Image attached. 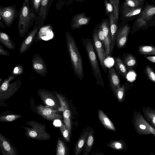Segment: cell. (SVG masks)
<instances>
[{"label":"cell","mask_w":155,"mask_h":155,"mask_svg":"<svg viewBox=\"0 0 155 155\" xmlns=\"http://www.w3.org/2000/svg\"><path fill=\"white\" fill-rule=\"evenodd\" d=\"M145 70L146 72L149 79L152 82H155V74L149 65L146 66Z\"/></svg>","instance_id":"f35d334b"},{"label":"cell","mask_w":155,"mask_h":155,"mask_svg":"<svg viewBox=\"0 0 155 155\" xmlns=\"http://www.w3.org/2000/svg\"><path fill=\"white\" fill-rule=\"evenodd\" d=\"M35 25L33 29L28 34L21 44L19 48V53L22 54L27 51L33 44L40 28Z\"/></svg>","instance_id":"7c38bea8"},{"label":"cell","mask_w":155,"mask_h":155,"mask_svg":"<svg viewBox=\"0 0 155 155\" xmlns=\"http://www.w3.org/2000/svg\"><path fill=\"white\" fill-rule=\"evenodd\" d=\"M0 54L5 56H9L10 55L9 52L5 50L1 44H0Z\"/></svg>","instance_id":"ee69618b"},{"label":"cell","mask_w":155,"mask_h":155,"mask_svg":"<svg viewBox=\"0 0 155 155\" xmlns=\"http://www.w3.org/2000/svg\"><path fill=\"white\" fill-rule=\"evenodd\" d=\"M147 21L143 19L139 18L136 21V24L139 28L145 26L147 25Z\"/></svg>","instance_id":"7bdbcfd3"},{"label":"cell","mask_w":155,"mask_h":155,"mask_svg":"<svg viewBox=\"0 0 155 155\" xmlns=\"http://www.w3.org/2000/svg\"><path fill=\"white\" fill-rule=\"evenodd\" d=\"M0 42L9 49H15V44L9 36L6 33L1 31H0Z\"/></svg>","instance_id":"cb8c5ba5"},{"label":"cell","mask_w":155,"mask_h":155,"mask_svg":"<svg viewBox=\"0 0 155 155\" xmlns=\"http://www.w3.org/2000/svg\"><path fill=\"white\" fill-rule=\"evenodd\" d=\"M41 1V0H31V7L35 13L38 12Z\"/></svg>","instance_id":"ab89813d"},{"label":"cell","mask_w":155,"mask_h":155,"mask_svg":"<svg viewBox=\"0 0 155 155\" xmlns=\"http://www.w3.org/2000/svg\"><path fill=\"white\" fill-rule=\"evenodd\" d=\"M82 41L91 67L93 73L96 79L97 83L103 86L104 83L92 41L90 39L87 38L82 39Z\"/></svg>","instance_id":"3957f363"},{"label":"cell","mask_w":155,"mask_h":155,"mask_svg":"<svg viewBox=\"0 0 155 155\" xmlns=\"http://www.w3.org/2000/svg\"><path fill=\"white\" fill-rule=\"evenodd\" d=\"M122 61L125 66L129 69L133 68L136 63V60L135 58L133 55L129 54H127L125 57Z\"/></svg>","instance_id":"f1b7e54d"},{"label":"cell","mask_w":155,"mask_h":155,"mask_svg":"<svg viewBox=\"0 0 155 155\" xmlns=\"http://www.w3.org/2000/svg\"><path fill=\"white\" fill-rule=\"evenodd\" d=\"M115 67L122 75L126 78L127 71L125 65L122 60L119 58H117L115 59Z\"/></svg>","instance_id":"f546056e"},{"label":"cell","mask_w":155,"mask_h":155,"mask_svg":"<svg viewBox=\"0 0 155 155\" xmlns=\"http://www.w3.org/2000/svg\"><path fill=\"white\" fill-rule=\"evenodd\" d=\"M60 129L65 139L68 142L70 141V135L69 131L64 124H61L59 126Z\"/></svg>","instance_id":"8d00e7d4"},{"label":"cell","mask_w":155,"mask_h":155,"mask_svg":"<svg viewBox=\"0 0 155 155\" xmlns=\"http://www.w3.org/2000/svg\"><path fill=\"white\" fill-rule=\"evenodd\" d=\"M140 0H125L124 5L132 8H137L141 5Z\"/></svg>","instance_id":"e575fe53"},{"label":"cell","mask_w":155,"mask_h":155,"mask_svg":"<svg viewBox=\"0 0 155 155\" xmlns=\"http://www.w3.org/2000/svg\"><path fill=\"white\" fill-rule=\"evenodd\" d=\"M24 71V68L21 65L19 64L15 66L12 71L11 75H18L21 74Z\"/></svg>","instance_id":"74e56055"},{"label":"cell","mask_w":155,"mask_h":155,"mask_svg":"<svg viewBox=\"0 0 155 155\" xmlns=\"http://www.w3.org/2000/svg\"><path fill=\"white\" fill-rule=\"evenodd\" d=\"M0 152L3 155H17L18 152L11 141L0 133Z\"/></svg>","instance_id":"8fae6325"},{"label":"cell","mask_w":155,"mask_h":155,"mask_svg":"<svg viewBox=\"0 0 155 155\" xmlns=\"http://www.w3.org/2000/svg\"><path fill=\"white\" fill-rule=\"evenodd\" d=\"M56 153L57 155H66L68 153L65 144L60 138L58 140Z\"/></svg>","instance_id":"4dcf8cb0"},{"label":"cell","mask_w":155,"mask_h":155,"mask_svg":"<svg viewBox=\"0 0 155 155\" xmlns=\"http://www.w3.org/2000/svg\"><path fill=\"white\" fill-rule=\"evenodd\" d=\"M141 7L132 8L124 5L123 14L126 18H129L139 14L141 11Z\"/></svg>","instance_id":"4316f807"},{"label":"cell","mask_w":155,"mask_h":155,"mask_svg":"<svg viewBox=\"0 0 155 155\" xmlns=\"http://www.w3.org/2000/svg\"><path fill=\"white\" fill-rule=\"evenodd\" d=\"M133 122L136 131L140 134H155V130L144 119L141 114H134Z\"/></svg>","instance_id":"8992f818"},{"label":"cell","mask_w":155,"mask_h":155,"mask_svg":"<svg viewBox=\"0 0 155 155\" xmlns=\"http://www.w3.org/2000/svg\"><path fill=\"white\" fill-rule=\"evenodd\" d=\"M0 28H5V27L2 22V19L0 15Z\"/></svg>","instance_id":"7dc6e473"},{"label":"cell","mask_w":155,"mask_h":155,"mask_svg":"<svg viewBox=\"0 0 155 155\" xmlns=\"http://www.w3.org/2000/svg\"><path fill=\"white\" fill-rule=\"evenodd\" d=\"M93 38L94 46L97 53L101 64L104 71H105L106 67L104 64V61L106 56L103 44L98 38L97 31H96L94 32Z\"/></svg>","instance_id":"5bb4252c"},{"label":"cell","mask_w":155,"mask_h":155,"mask_svg":"<svg viewBox=\"0 0 155 155\" xmlns=\"http://www.w3.org/2000/svg\"><path fill=\"white\" fill-rule=\"evenodd\" d=\"M143 111L146 118L150 122L153 126H155V112L152 109H143Z\"/></svg>","instance_id":"1f68e13d"},{"label":"cell","mask_w":155,"mask_h":155,"mask_svg":"<svg viewBox=\"0 0 155 155\" xmlns=\"http://www.w3.org/2000/svg\"><path fill=\"white\" fill-rule=\"evenodd\" d=\"M108 75L110 83L114 91L118 87H120L119 78L113 68L109 69Z\"/></svg>","instance_id":"44dd1931"},{"label":"cell","mask_w":155,"mask_h":155,"mask_svg":"<svg viewBox=\"0 0 155 155\" xmlns=\"http://www.w3.org/2000/svg\"><path fill=\"white\" fill-rule=\"evenodd\" d=\"M38 95L46 106L58 109L60 111H62L58 98L50 91L44 89H40L38 91Z\"/></svg>","instance_id":"9c48e42d"},{"label":"cell","mask_w":155,"mask_h":155,"mask_svg":"<svg viewBox=\"0 0 155 155\" xmlns=\"http://www.w3.org/2000/svg\"><path fill=\"white\" fill-rule=\"evenodd\" d=\"M48 0H41L40 9L38 17L36 21V25L40 27L45 20Z\"/></svg>","instance_id":"d6986e66"},{"label":"cell","mask_w":155,"mask_h":155,"mask_svg":"<svg viewBox=\"0 0 155 155\" xmlns=\"http://www.w3.org/2000/svg\"><path fill=\"white\" fill-rule=\"evenodd\" d=\"M67 51L74 74L82 81L84 78L82 60L79 49L72 36L68 31L65 34Z\"/></svg>","instance_id":"6da1fadb"},{"label":"cell","mask_w":155,"mask_h":155,"mask_svg":"<svg viewBox=\"0 0 155 155\" xmlns=\"http://www.w3.org/2000/svg\"><path fill=\"white\" fill-rule=\"evenodd\" d=\"M125 86L123 85L121 87H118L114 91L116 97L119 102H121L124 100L125 91Z\"/></svg>","instance_id":"836d02e7"},{"label":"cell","mask_w":155,"mask_h":155,"mask_svg":"<svg viewBox=\"0 0 155 155\" xmlns=\"http://www.w3.org/2000/svg\"><path fill=\"white\" fill-rule=\"evenodd\" d=\"M94 131L93 129L91 128L87 139L84 146L83 155H88L91 150L94 141Z\"/></svg>","instance_id":"d4e9b609"},{"label":"cell","mask_w":155,"mask_h":155,"mask_svg":"<svg viewBox=\"0 0 155 155\" xmlns=\"http://www.w3.org/2000/svg\"><path fill=\"white\" fill-rule=\"evenodd\" d=\"M3 81L2 79L0 78V83Z\"/></svg>","instance_id":"681fc988"},{"label":"cell","mask_w":155,"mask_h":155,"mask_svg":"<svg viewBox=\"0 0 155 155\" xmlns=\"http://www.w3.org/2000/svg\"><path fill=\"white\" fill-rule=\"evenodd\" d=\"M99 119L104 126L107 129L114 131L116 129L111 121L101 109L98 110Z\"/></svg>","instance_id":"7402d4cb"},{"label":"cell","mask_w":155,"mask_h":155,"mask_svg":"<svg viewBox=\"0 0 155 155\" xmlns=\"http://www.w3.org/2000/svg\"><path fill=\"white\" fill-rule=\"evenodd\" d=\"M113 7V14L115 22L117 23L119 18V0H109Z\"/></svg>","instance_id":"d6a6232c"},{"label":"cell","mask_w":155,"mask_h":155,"mask_svg":"<svg viewBox=\"0 0 155 155\" xmlns=\"http://www.w3.org/2000/svg\"><path fill=\"white\" fill-rule=\"evenodd\" d=\"M32 66L37 74L42 76H45L47 74V66L43 58L38 54L34 55L32 60Z\"/></svg>","instance_id":"4fadbf2b"},{"label":"cell","mask_w":155,"mask_h":155,"mask_svg":"<svg viewBox=\"0 0 155 155\" xmlns=\"http://www.w3.org/2000/svg\"><path fill=\"white\" fill-rule=\"evenodd\" d=\"M89 19L84 13L78 14L74 17L71 22V28L73 30L80 28L82 25L88 24Z\"/></svg>","instance_id":"e0dca14e"},{"label":"cell","mask_w":155,"mask_h":155,"mask_svg":"<svg viewBox=\"0 0 155 155\" xmlns=\"http://www.w3.org/2000/svg\"><path fill=\"white\" fill-rule=\"evenodd\" d=\"M107 146L116 150H121L124 149V143L120 141H112L109 143Z\"/></svg>","instance_id":"d590c367"},{"label":"cell","mask_w":155,"mask_h":155,"mask_svg":"<svg viewBox=\"0 0 155 155\" xmlns=\"http://www.w3.org/2000/svg\"><path fill=\"white\" fill-rule=\"evenodd\" d=\"M38 113L45 119L50 121L62 118L61 113L58 110L40 104L36 106Z\"/></svg>","instance_id":"30bf717a"},{"label":"cell","mask_w":155,"mask_h":155,"mask_svg":"<svg viewBox=\"0 0 155 155\" xmlns=\"http://www.w3.org/2000/svg\"><path fill=\"white\" fill-rule=\"evenodd\" d=\"M26 124L30 127L22 128L25 130V134L27 138L42 140H46L50 138L51 136L46 131L45 125L34 120L29 121Z\"/></svg>","instance_id":"277c9868"},{"label":"cell","mask_w":155,"mask_h":155,"mask_svg":"<svg viewBox=\"0 0 155 155\" xmlns=\"http://www.w3.org/2000/svg\"><path fill=\"white\" fill-rule=\"evenodd\" d=\"M2 6L1 5H0V8H1Z\"/></svg>","instance_id":"816d5d0a"},{"label":"cell","mask_w":155,"mask_h":155,"mask_svg":"<svg viewBox=\"0 0 155 155\" xmlns=\"http://www.w3.org/2000/svg\"><path fill=\"white\" fill-rule=\"evenodd\" d=\"M8 105L5 103L4 101L0 100V107H7Z\"/></svg>","instance_id":"c3c4849f"},{"label":"cell","mask_w":155,"mask_h":155,"mask_svg":"<svg viewBox=\"0 0 155 155\" xmlns=\"http://www.w3.org/2000/svg\"><path fill=\"white\" fill-rule=\"evenodd\" d=\"M139 52L144 55L155 54V48L151 45H141L138 47Z\"/></svg>","instance_id":"83f0119b"},{"label":"cell","mask_w":155,"mask_h":155,"mask_svg":"<svg viewBox=\"0 0 155 155\" xmlns=\"http://www.w3.org/2000/svg\"><path fill=\"white\" fill-rule=\"evenodd\" d=\"M110 23V31L111 36V42L110 45V52H111L114 48L116 38V33L117 26V23L115 22L113 12L110 13L109 15Z\"/></svg>","instance_id":"ffe728a7"},{"label":"cell","mask_w":155,"mask_h":155,"mask_svg":"<svg viewBox=\"0 0 155 155\" xmlns=\"http://www.w3.org/2000/svg\"><path fill=\"white\" fill-rule=\"evenodd\" d=\"M140 0V1L141 2H143L144 1V0Z\"/></svg>","instance_id":"f907efd6"},{"label":"cell","mask_w":155,"mask_h":155,"mask_svg":"<svg viewBox=\"0 0 155 155\" xmlns=\"http://www.w3.org/2000/svg\"><path fill=\"white\" fill-rule=\"evenodd\" d=\"M145 57L146 58V59L149 61H150L154 63L155 62V56H145Z\"/></svg>","instance_id":"f6af8a7d"},{"label":"cell","mask_w":155,"mask_h":155,"mask_svg":"<svg viewBox=\"0 0 155 155\" xmlns=\"http://www.w3.org/2000/svg\"><path fill=\"white\" fill-rule=\"evenodd\" d=\"M104 4L106 8V15L113 12V7L112 5L107 0H105Z\"/></svg>","instance_id":"60d3db41"},{"label":"cell","mask_w":155,"mask_h":155,"mask_svg":"<svg viewBox=\"0 0 155 155\" xmlns=\"http://www.w3.org/2000/svg\"><path fill=\"white\" fill-rule=\"evenodd\" d=\"M19 14V11L16 8L15 4L2 7L0 8V15L6 26L8 28L18 17Z\"/></svg>","instance_id":"ba28073f"},{"label":"cell","mask_w":155,"mask_h":155,"mask_svg":"<svg viewBox=\"0 0 155 155\" xmlns=\"http://www.w3.org/2000/svg\"><path fill=\"white\" fill-rule=\"evenodd\" d=\"M139 17L146 21L150 20L155 13V7L153 5H147L141 12Z\"/></svg>","instance_id":"484cf974"},{"label":"cell","mask_w":155,"mask_h":155,"mask_svg":"<svg viewBox=\"0 0 155 155\" xmlns=\"http://www.w3.org/2000/svg\"><path fill=\"white\" fill-rule=\"evenodd\" d=\"M100 27L103 33L105 39V44L104 46L105 51L107 57L108 56L110 53V49L111 42L110 29L107 21L105 20L103 22Z\"/></svg>","instance_id":"9a60e30c"},{"label":"cell","mask_w":155,"mask_h":155,"mask_svg":"<svg viewBox=\"0 0 155 155\" xmlns=\"http://www.w3.org/2000/svg\"><path fill=\"white\" fill-rule=\"evenodd\" d=\"M21 115L14 113L12 111H6L0 115V122H11L21 118Z\"/></svg>","instance_id":"603a6c76"},{"label":"cell","mask_w":155,"mask_h":155,"mask_svg":"<svg viewBox=\"0 0 155 155\" xmlns=\"http://www.w3.org/2000/svg\"><path fill=\"white\" fill-rule=\"evenodd\" d=\"M29 0H24L19 11L18 28L19 36L22 38L28 32L35 19V14L31 8Z\"/></svg>","instance_id":"7a4b0ae2"},{"label":"cell","mask_w":155,"mask_h":155,"mask_svg":"<svg viewBox=\"0 0 155 155\" xmlns=\"http://www.w3.org/2000/svg\"><path fill=\"white\" fill-rule=\"evenodd\" d=\"M129 30V26L126 25L122 28L117 35V42L119 48H122L125 45Z\"/></svg>","instance_id":"ac0fdd59"},{"label":"cell","mask_w":155,"mask_h":155,"mask_svg":"<svg viewBox=\"0 0 155 155\" xmlns=\"http://www.w3.org/2000/svg\"><path fill=\"white\" fill-rule=\"evenodd\" d=\"M16 77V75H11L3 81L0 86V100L4 102L7 100L20 89L22 83L19 79L11 82Z\"/></svg>","instance_id":"5b68a950"},{"label":"cell","mask_w":155,"mask_h":155,"mask_svg":"<svg viewBox=\"0 0 155 155\" xmlns=\"http://www.w3.org/2000/svg\"><path fill=\"white\" fill-rule=\"evenodd\" d=\"M54 124L55 126H60L61 124V122L59 120H55L54 122Z\"/></svg>","instance_id":"bcb514c9"},{"label":"cell","mask_w":155,"mask_h":155,"mask_svg":"<svg viewBox=\"0 0 155 155\" xmlns=\"http://www.w3.org/2000/svg\"><path fill=\"white\" fill-rule=\"evenodd\" d=\"M91 128L88 127L82 133L78 141L76 142L74 149L75 155L80 154L83 148Z\"/></svg>","instance_id":"2e32d148"},{"label":"cell","mask_w":155,"mask_h":155,"mask_svg":"<svg viewBox=\"0 0 155 155\" xmlns=\"http://www.w3.org/2000/svg\"><path fill=\"white\" fill-rule=\"evenodd\" d=\"M97 33L99 39L104 46L105 44V39L103 33L100 27H99V28L97 31Z\"/></svg>","instance_id":"b9f144b4"},{"label":"cell","mask_w":155,"mask_h":155,"mask_svg":"<svg viewBox=\"0 0 155 155\" xmlns=\"http://www.w3.org/2000/svg\"><path fill=\"white\" fill-rule=\"evenodd\" d=\"M54 92L60 104L61 109L63 112L64 124L68 130L70 136H71L72 127L71 116L69 105L66 99L63 96L55 91L54 90Z\"/></svg>","instance_id":"52a82bcc"}]
</instances>
